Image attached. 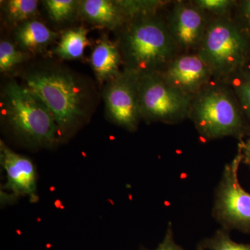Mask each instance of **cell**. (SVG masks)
<instances>
[{
  "mask_svg": "<svg viewBox=\"0 0 250 250\" xmlns=\"http://www.w3.org/2000/svg\"><path fill=\"white\" fill-rule=\"evenodd\" d=\"M119 3L129 20L144 15L156 14L158 10L166 4V1L155 0H119Z\"/></svg>",
  "mask_w": 250,
  "mask_h": 250,
  "instance_id": "cell-20",
  "label": "cell"
},
{
  "mask_svg": "<svg viewBox=\"0 0 250 250\" xmlns=\"http://www.w3.org/2000/svg\"><path fill=\"white\" fill-rule=\"evenodd\" d=\"M241 13L248 28L250 29V0L241 2Z\"/></svg>",
  "mask_w": 250,
  "mask_h": 250,
  "instance_id": "cell-25",
  "label": "cell"
},
{
  "mask_svg": "<svg viewBox=\"0 0 250 250\" xmlns=\"http://www.w3.org/2000/svg\"><path fill=\"white\" fill-rule=\"evenodd\" d=\"M139 77L123 69L121 73L104 85L103 98L106 114L111 121L125 129H137L140 119Z\"/></svg>",
  "mask_w": 250,
  "mask_h": 250,
  "instance_id": "cell-8",
  "label": "cell"
},
{
  "mask_svg": "<svg viewBox=\"0 0 250 250\" xmlns=\"http://www.w3.org/2000/svg\"><path fill=\"white\" fill-rule=\"evenodd\" d=\"M80 16L87 22L109 30H119L130 21L119 0L81 1Z\"/></svg>",
  "mask_w": 250,
  "mask_h": 250,
  "instance_id": "cell-12",
  "label": "cell"
},
{
  "mask_svg": "<svg viewBox=\"0 0 250 250\" xmlns=\"http://www.w3.org/2000/svg\"><path fill=\"white\" fill-rule=\"evenodd\" d=\"M242 154V162L250 167V137L246 142H243L239 146Z\"/></svg>",
  "mask_w": 250,
  "mask_h": 250,
  "instance_id": "cell-24",
  "label": "cell"
},
{
  "mask_svg": "<svg viewBox=\"0 0 250 250\" xmlns=\"http://www.w3.org/2000/svg\"><path fill=\"white\" fill-rule=\"evenodd\" d=\"M140 250H149L141 249ZM154 250H185L174 241L173 231H172V227L171 223H169L164 240L159 245V246Z\"/></svg>",
  "mask_w": 250,
  "mask_h": 250,
  "instance_id": "cell-23",
  "label": "cell"
},
{
  "mask_svg": "<svg viewBox=\"0 0 250 250\" xmlns=\"http://www.w3.org/2000/svg\"><path fill=\"white\" fill-rule=\"evenodd\" d=\"M2 9L6 21L18 26L36 17L39 14V1L36 0H9L4 1Z\"/></svg>",
  "mask_w": 250,
  "mask_h": 250,
  "instance_id": "cell-16",
  "label": "cell"
},
{
  "mask_svg": "<svg viewBox=\"0 0 250 250\" xmlns=\"http://www.w3.org/2000/svg\"><path fill=\"white\" fill-rule=\"evenodd\" d=\"M189 118L206 140L240 136L244 131L236 100L220 85L208 84L194 96Z\"/></svg>",
  "mask_w": 250,
  "mask_h": 250,
  "instance_id": "cell-5",
  "label": "cell"
},
{
  "mask_svg": "<svg viewBox=\"0 0 250 250\" xmlns=\"http://www.w3.org/2000/svg\"><path fill=\"white\" fill-rule=\"evenodd\" d=\"M248 39L228 16L208 21L197 55L209 67L213 77L229 78L241 70L249 54Z\"/></svg>",
  "mask_w": 250,
  "mask_h": 250,
  "instance_id": "cell-4",
  "label": "cell"
},
{
  "mask_svg": "<svg viewBox=\"0 0 250 250\" xmlns=\"http://www.w3.org/2000/svg\"><path fill=\"white\" fill-rule=\"evenodd\" d=\"M88 30L84 27H77L65 30L60 36L53 53L63 60L82 58L85 47L89 44Z\"/></svg>",
  "mask_w": 250,
  "mask_h": 250,
  "instance_id": "cell-15",
  "label": "cell"
},
{
  "mask_svg": "<svg viewBox=\"0 0 250 250\" xmlns=\"http://www.w3.org/2000/svg\"><path fill=\"white\" fill-rule=\"evenodd\" d=\"M1 120L15 136L34 147H48L59 141L58 126L45 103L24 84L10 82L1 97Z\"/></svg>",
  "mask_w": 250,
  "mask_h": 250,
  "instance_id": "cell-3",
  "label": "cell"
},
{
  "mask_svg": "<svg viewBox=\"0 0 250 250\" xmlns=\"http://www.w3.org/2000/svg\"><path fill=\"white\" fill-rule=\"evenodd\" d=\"M229 231L225 229L218 230L213 236L202 239L196 250H250V244L233 241Z\"/></svg>",
  "mask_w": 250,
  "mask_h": 250,
  "instance_id": "cell-18",
  "label": "cell"
},
{
  "mask_svg": "<svg viewBox=\"0 0 250 250\" xmlns=\"http://www.w3.org/2000/svg\"><path fill=\"white\" fill-rule=\"evenodd\" d=\"M167 27L180 50L198 49L207 31L206 13L193 3L176 1L167 16Z\"/></svg>",
  "mask_w": 250,
  "mask_h": 250,
  "instance_id": "cell-9",
  "label": "cell"
},
{
  "mask_svg": "<svg viewBox=\"0 0 250 250\" xmlns=\"http://www.w3.org/2000/svg\"><path fill=\"white\" fill-rule=\"evenodd\" d=\"M23 80L53 115L59 137L70 134L92 114L95 100L93 86L69 69L44 65L26 72Z\"/></svg>",
  "mask_w": 250,
  "mask_h": 250,
  "instance_id": "cell-1",
  "label": "cell"
},
{
  "mask_svg": "<svg viewBox=\"0 0 250 250\" xmlns=\"http://www.w3.org/2000/svg\"><path fill=\"white\" fill-rule=\"evenodd\" d=\"M204 12L214 15L215 17L228 16L229 11L236 4L232 0H195L192 1Z\"/></svg>",
  "mask_w": 250,
  "mask_h": 250,
  "instance_id": "cell-21",
  "label": "cell"
},
{
  "mask_svg": "<svg viewBox=\"0 0 250 250\" xmlns=\"http://www.w3.org/2000/svg\"><path fill=\"white\" fill-rule=\"evenodd\" d=\"M90 65L100 84H106L118 77L123 70V59L117 42L103 36L94 47Z\"/></svg>",
  "mask_w": 250,
  "mask_h": 250,
  "instance_id": "cell-13",
  "label": "cell"
},
{
  "mask_svg": "<svg viewBox=\"0 0 250 250\" xmlns=\"http://www.w3.org/2000/svg\"><path fill=\"white\" fill-rule=\"evenodd\" d=\"M118 31L124 70L139 77L161 73L178 56L167 22L156 14L132 18Z\"/></svg>",
  "mask_w": 250,
  "mask_h": 250,
  "instance_id": "cell-2",
  "label": "cell"
},
{
  "mask_svg": "<svg viewBox=\"0 0 250 250\" xmlns=\"http://www.w3.org/2000/svg\"><path fill=\"white\" fill-rule=\"evenodd\" d=\"M31 55L21 50L11 41L0 42V71L8 72L30 58Z\"/></svg>",
  "mask_w": 250,
  "mask_h": 250,
  "instance_id": "cell-19",
  "label": "cell"
},
{
  "mask_svg": "<svg viewBox=\"0 0 250 250\" xmlns=\"http://www.w3.org/2000/svg\"><path fill=\"white\" fill-rule=\"evenodd\" d=\"M59 34L44 23L30 20L17 26L14 33L16 46L28 54L42 52L59 39Z\"/></svg>",
  "mask_w": 250,
  "mask_h": 250,
  "instance_id": "cell-14",
  "label": "cell"
},
{
  "mask_svg": "<svg viewBox=\"0 0 250 250\" xmlns=\"http://www.w3.org/2000/svg\"><path fill=\"white\" fill-rule=\"evenodd\" d=\"M160 74L167 84L193 96L209 84L213 77L209 67L197 54L177 56Z\"/></svg>",
  "mask_w": 250,
  "mask_h": 250,
  "instance_id": "cell-10",
  "label": "cell"
},
{
  "mask_svg": "<svg viewBox=\"0 0 250 250\" xmlns=\"http://www.w3.org/2000/svg\"><path fill=\"white\" fill-rule=\"evenodd\" d=\"M139 97L141 118L167 124L189 118L194 98L167 84L160 73L139 77Z\"/></svg>",
  "mask_w": 250,
  "mask_h": 250,
  "instance_id": "cell-6",
  "label": "cell"
},
{
  "mask_svg": "<svg viewBox=\"0 0 250 250\" xmlns=\"http://www.w3.org/2000/svg\"><path fill=\"white\" fill-rule=\"evenodd\" d=\"M235 93L239 100L242 109L250 118V74L233 85Z\"/></svg>",
  "mask_w": 250,
  "mask_h": 250,
  "instance_id": "cell-22",
  "label": "cell"
},
{
  "mask_svg": "<svg viewBox=\"0 0 250 250\" xmlns=\"http://www.w3.org/2000/svg\"><path fill=\"white\" fill-rule=\"evenodd\" d=\"M42 3L49 17L57 23L68 22L80 15L81 1L46 0Z\"/></svg>",
  "mask_w": 250,
  "mask_h": 250,
  "instance_id": "cell-17",
  "label": "cell"
},
{
  "mask_svg": "<svg viewBox=\"0 0 250 250\" xmlns=\"http://www.w3.org/2000/svg\"><path fill=\"white\" fill-rule=\"evenodd\" d=\"M0 162L6 172L5 188L16 197L25 196L31 202H37L36 168L30 159L15 152L1 141Z\"/></svg>",
  "mask_w": 250,
  "mask_h": 250,
  "instance_id": "cell-11",
  "label": "cell"
},
{
  "mask_svg": "<svg viewBox=\"0 0 250 250\" xmlns=\"http://www.w3.org/2000/svg\"><path fill=\"white\" fill-rule=\"evenodd\" d=\"M241 162L239 149L233 161L224 169L215 194L213 215L223 229L250 233V194L243 189L238 179Z\"/></svg>",
  "mask_w": 250,
  "mask_h": 250,
  "instance_id": "cell-7",
  "label": "cell"
}]
</instances>
